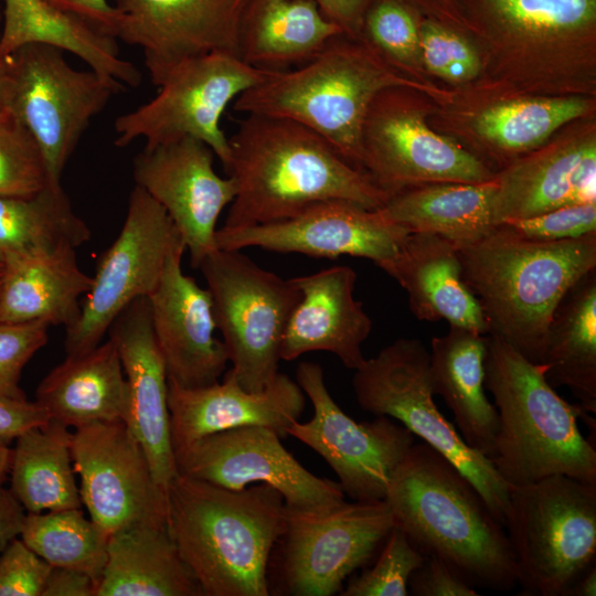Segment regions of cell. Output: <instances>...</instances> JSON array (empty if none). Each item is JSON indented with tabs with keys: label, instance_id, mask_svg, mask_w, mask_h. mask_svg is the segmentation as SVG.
<instances>
[{
	"label": "cell",
	"instance_id": "cell-1",
	"mask_svg": "<svg viewBox=\"0 0 596 596\" xmlns=\"http://www.w3.org/2000/svg\"><path fill=\"white\" fill-rule=\"evenodd\" d=\"M236 187L223 227L290 219L327 201L369 210L390 195L317 132L290 119L247 114L228 137Z\"/></svg>",
	"mask_w": 596,
	"mask_h": 596
},
{
	"label": "cell",
	"instance_id": "cell-2",
	"mask_svg": "<svg viewBox=\"0 0 596 596\" xmlns=\"http://www.w3.org/2000/svg\"><path fill=\"white\" fill-rule=\"evenodd\" d=\"M384 501L417 550L440 558L476 589L508 592L517 585L504 526L473 485L427 444L411 446Z\"/></svg>",
	"mask_w": 596,
	"mask_h": 596
},
{
	"label": "cell",
	"instance_id": "cell-3",
	"mask_svg": "<svg viewBox=\"0 0 596 596\" xmlns=\"http://www.w3.org/2000/svg\"><path fill=\"white\" fill-rule=\"evenodd\" d=\"M167 529L203 596H267L268 567L287 508L273 487L231 490L178 473Z\"/></svg>",
	"mask_w": 596,
	"mask_h": 596
},
{
	"label": "cell",
	"instance_id": "cell-4",
	"mask_svg": "<svg viewBox=\"0 0 596 596\" xmlns=\"http://www.w3.org/2000/svg\"><path fill=\"white\" fill-rule=\"evenodd\" d=\"M462 278L478 300L489 333L542 363L553 312L567 290L596 269V233L539 242L500 224L458 248Z\"/></svg>",
	"mask_w": 596,
	"mask_h": 596
},
{
	"label": "cell",
	"instance_id": "cell-5",
	"mask_svg": "<svg viewBox=\"0 0 596 596\" xmlns=\"http://www.w3.org/2000/svg\"><path fill=\"white\" fill-rule=\"evenodd\" d=\"M485 366L499 418L490 460L508 487L553 475L596 485V449L578 427L586 411L556 393L544 365L488 334Z\"/></svg>",
	"mask_w": 596,
	"mask_h": 596
},
{
	"label": "cell",
	"instance_id": "cell-6",
	"mask_svg": "<svg viewBox=\"0 0 596 596\" xmlns=\"http://www.w3.org/2000/svg\"><path fill=\"white\" fill-rule=\"evenodd\" d=\"M341 34L309 61L267 72L238 96L233 108L294 120L327 140L348 161L361 162V137L369 109L386 88L405 81L368 47Z\"/></svg>",
	"mask_w": 596,
	"mask_h": 596
},
{
	"label": "cell",
	"instance_id": "cell-7",
	"mask_svg": "<svg viewBox=\"0 0 596 596\" xmlns=\"http://www.w3.org/2000/svg\"><path fill=\"white\" fill-rule=\"evenodd\" d=\"M504 529L522 594L567 596L595 564L596 485L553 475L510 487Z\"/></svg>",
	"mask_w": 596,
	"mask_h": 596
},
{
	"label": "cell",
	"instance_id": "cell-8",
	"mask_svg": "<svg viewBox=\"0 0 596 596\" xmlns=\"http://www.w3.org/2000/svg\"><path fill=\"white\" fill-rule=\"evenodd\" d=\"M352 386L360 407L394 418L448 459L479 491L504 526L509 487L490 458L469 447L434 402L429 350L414 338H400L354 370Z\"/></svg>",
	"mask_w": 596,
	"mask_h": 596
},
{
	"label": "cell",
	"instance_id": "cell-9",
	"mask_svg": "<svg viewBox=\"0 0 596 596\" xmlns=\"http://www.w3.org/2000/svg\"><path fill=\"white\" fill-rule=\"evenodd\" d=\"M199 268L232 362L227 373L248 392L264 390L279 373L283 337L301 297L298 286L238 249L217 248Z\"/></svg>",
	"mask_w": 596,
	"mask_h": 596
},
{
	"label": "cell",
	"instance_id": "cell-10",
	"mask_svg": "<svg viewBox=\"0 0 596 596\" xmlns=\"http://www.w3.org/2000/svg\"><path fill=\"white\" fill-rule=\"evenodd\" d=\"M266 74L232 52L190 58L168 74L152 99L116 118L115 145L126 147L143 139L145 147H153L190 137L209 146L226 171L231 147L222 116Z\"/></svg>",
	"mask_w": 596,
	"mask_h": 596
},
{
	"label": "cell",
	"instance_id": "cell-11",
	"mask_svg": "<svg viewBox=\"0 0 596 596\" xmlns=\"http://www.w3.org/2000/svg\"><path fill=\"white\" fill-rule=\"evenodd\" d=\"M9 110L35 139L49 184L60 185L63 170L92 119L125 85L97 72L70 65L60 47L31 43L10 54Z\"/></svg>",
	"mask_w": 596,
	"mask_h": 596
},
{
	"label": "cell",
	"instance_id": "cell-12",
	"mask_svg": "<svg viewBox=\"0 0 596 596\" xmlns=\"http://www.w3.org/2000/svg\"><path fill=\"white\" fill-rule=\"evenodd\" d=\"M394 528L384 500L344 501L333 508L287 509L278 547V582L284 594L331 596L366 565Z\"/></svg>",
	"mask_w": 596,
	"mask_h": 596
},
{
	"label": "cell",
	"instance_id": "cell-13",
	"mask_svg": "<svg viewBox=\"0 0 596 596\" xmlns=\"http://www.w3.org/2000/svg\"><path fill=\"white\" fill-rule=\"evenodd\" d=\"M181 242L166 210L135 185L123 227L98 262L77 321L66 329V355L82 354L98 345L124 309L148 297L169 254Z\"/></svg>",
	"mask_w": 596,
	"mask_h": 596
},
{
	"label": "cell",
	"instance_id": "cell-14",
	"mask_svg": "<svg viewBox=\"0 0 596 596\" xmlns=\"http://www.w3.org/2000/svg\"><path fill=\"white\" fill-rule=\"evenodd\" d=\"M296 382L309 397L312 417L294 422L290 435L309 446L330 466L344 494L353 501L384 500L391 477L414 435L387 416L358 423L330 395L320 364L300 362Z\"/></svg>",
	"mask_w": 596,
	"mask_h": 596
},
{
	"label": "cell",
	"instance_id": "cell-15",
	"mask_svg": "<svg viewBox=\"0 0 596 596\" xmlns=\"http://www.w3.org/2000/svg\"><path fill=\"white\" fill-rule=\"evenodd\" d=\"M72 458L82 504L108 536L135 524H167V493L125 421L75 428Z\"/></svg>",
	"mask_w": 596,
	"mask_h": 596
},
{
	"label": "cell",
	"instance_id": "cell-16",
	"mask_svg": "<svg viewBox=\"0 0 596 596\" xmlns=\"http://www.w3.org/2000/svg\"><path fill=\"white\" fill-rule=\"evenodd\" d=\"M265 426H245L205 436L175 458L178 473L231 489L265 483L290 511L313 512L339 505L345 494L338 481L307 470Z\"/></svg>",
	"mask_w": 596,
	"mask_h": 596
},
{
	"label": "cell",
	"instance_id": "cell-17",
	"mask_svg": "<svg viewBox=\"0 0 596 596\" xmlns=\"http://www.w3.org/2000/svg\"><path fill=\"white\" fill-rule=\"evenodd\" d=\"M361 163L389 195L427 183H479L496 178L475 155L430 130L417 113L392 103L385 89L372 103L363 125Z\"/></svg>",
	"mask_w": 596,
	"mask_h": 596
},
{
	"label": "cell",
	"instance_id": "cell-18",
	"mask_svg": "<svg viewBox=\"0 0 596 596\" xmlns=\"http://www.w3.org/2000/svg\"><path fill=\"white\" fill-rule=\"evenodd\" d=\"M214 157L204 142L185 137L145 147L132 164L136 185L166 210L195 268L217 249L216 223L236 193L234 180L216 173Z\"/></svg>",
	"mask_w": 596,
	"mask_h": 596
},
{
	"label": "cell",
	"instance_id": "cell-19",
	"mask_svg": "<svg viewBox=\"0 0 596 596\" xmlns=\"http://www.w3.org/2000/svg\"><path fill=\"white\" fill-rule=\"evenodd\" d=\"M247 0H113L116 39L138 46L155 86L179 64L211 52L237 55Z\"/></svg>",
	"mask_w": 596,
	"mask_h": 596
},
{
	"label": "cell",
	"instance_id": "cell-20",
	"mask_svg": "<svg viewBox=\"0 0 596 596\" xmlns=\"http://www.w3.org/2000/svg\"><path fill=\"white\" fill-rule=\"evenodd\" d=\"M408 233L379 210L347 201H327L281 221L245 227L222 226L216 231V245L222 249L259 247L324 258L363 257L380 267L395 256Z\"/></svg>",
	"mask_w": 596,
	"mask_h": 596
},
{
	"label": "cell",
	"instance_id": "cell-21",
	"mask_svg": "<svg viewBox=\"0 0 596 596\" xmlns=\"http://www.w3.org/2000/svg\"><path fill=\"white\" fill-rule=\"evenodd\" d=\"M184 251L183 242L171 251L147 299L168 381L199 389L219 382L230 360L223 341L213 334L216 323L210 291L182 272Z\"/></svg>",
	"mask_w": 596,
	"mask_h": 596
},
{
	"label": "cell",
	"instance_id": "cell-22",
	"mask_svg": "<svg viewBox=\"0 0 596 596\" xmlns=\"http://www.w3.org/2000/svg\"><path fill=\"white\" fill-rule=\"evenodd\" d=\"M305 403L298 383L280 372L258 392L244 390L228 373L222 383L199 389H184L168 381L174 457L205 436L238 427L265 426L283 438L299 419Z\"/></svg>",
	"mask_w": 596,
	"mask_h": 596
},
{
	"label": "cell",
	"instance_id": "cell-23",
	"mask_svg": "<svg viewBox=\"0 0 596 596\" xmlns=\"http://www.w3.org/2000/svg\"><path fill=\"white\" fill-rule=\"evenodd\" d=\"M108 331L128 385L126 423L142 446L156 481L168 493L178 468L171 444L168 375L153 334L147 297L124 309Z\"/></svg>",
	"mask_w": 596,
	"mask_h": 596
},
{
	"label": "cell",
	"instance_id": "cell-24",
	"mask_svg": "<svg viewBox=\"0 0 596 596\" xmlns=\"http://www.w3.org/2000/svg\"><path fill=\"white\" fill-rule=\"evenodd\" d=\"M294 280L301 297L286 327L280 360L327 351L345 368L356 370L365 361L362 344L371 333L372 320L354 297V269L332 266Z\"/></svg>",
	"mask_w": 596,
	"mask_h": 596
},
{
	"label": "cell",
	"instance_id": "cell-25",
	"mask_svg": "<svg viewBox=\"0 0 596 596\" xmlns=\"http://www.w3.org/2000/svg\"><path fill=\"white\" fill-rule=\"evenodd\" d=\"M407 292L419 320H446L449 326L488 334L480 305L462 278L458 248L428 233H408L397 253L380 266Z\"/></svg>",
	"mask_w": 596,
	"mask_h": 596
},
{
	"label": "cell",
	"instance_id": "cell-26",
	"mask_svg": "<svg viewBox=\"0 0 596 596\" xmlns=\"http://www.w3.org/2000/svg\"><path fill=\"white\" fill-rule=\"evenodd\" d=\"M494 223L531 217L562 206L596 203V143L581 139L496 174Z\"/></svg>",
	"mask_w": 596,
	"mask_h": 596
},
{
	"label": "cell",
	"instance_id": "cell-27",
	"mask_svg": "<svg viewBox=\"0 0 596 596\" xmlns=\"http://www.w3.org/2000/svg\"><path fill=\"white\" fill-rule=\"evenodd\" d=\"M75 249L61 245L7 259L0 277V321L72 327L81 315L79 299L92 285Z\"/></svg>",
	"mask_w": 596,
	"mask_h": 596
},
{
	"label": "cell",
	"instance_id": "cell-28",
	"mask_svg": "<svg viewBox=\"0 0 596 596\" xmlns=\"http://www.w3.org/2000/svg\"><path fill=\"white\" fill-rule=\"evenodd\" d=\"M35 402L66 427L127 422L129 392L116 344L109 338L92 350L66 355L38 385Z\"/></svg>",
	"mask_w": 596,
	"mask_h": 596
},
{
	"label": "cell",
	"instance_id": "cell-29",
	"mask_svg": "<svg viewBox=\"0 0 596 596\" xmlns=\"http://www.w3.org/2000/svg\"><path fill=\"white\" fill-rule=\"evenodd\" d=\"M488 334L449 326L434 337L429 373L435 394L453 412L457 430L472 449L491 458L498 433V412L486 395Z\"/></svg>",
	"mask_w": 596,
	"mask_h": 596
},
{
	"label": "cell",
	"instance_id": "cell-30",
	"mask_svg": "<svg viewBox=\"0 0 596 596\" xmlns=\"http://www.w3.org/2000/svg\"><path fill=\"white\" fill-rule=\"evenodd\" d=\"M344 34L311 0H247L237 56L267 72L298 66Z\"/></svg>",
	"mask_w": 596,
	"mask_h": 596
},
{
	"label": "cell",
	"instance_id": "cell-31",
	"mask_svg": "<svg viewBox=\"0 0 596 596\" xmlns=\"http://www.w3.org/2000/svg\"><path fill=\"white\" fill-rule=\"evenodd\" d=\"M96 596H203L167 524L140 523L111 533Z\"/></svg>",
	"mask_w": 596,
	"mask_h": 596
},
{
	"label": "cell",
	"instance_id": "cell-32",
	"mask_svg": "<svg viewBox=\"0 0 596 596\" xmlns=\"http://www.w3.org/2000/svg\"><path fill=\"white\" fill-rule=\"evenodd\" d=\"M496 178L479 183L438 182L396 192L379 212L409 233L440 236L457 248L469 246L497 226Z\"/></svg>",
	"mask_w": 596,
	"mask_h": 596
},
{
	"label": "cell",
	"instance_id": "cell-33",
	"mask_svg": "<svg viewBox=\"0 0 596 596\" xmlns=\"http://www.w3.org/2000/svg\"><path fill=\"white\" fill-rule=\"evenodd\" d=\"M31 43L50 44L67 51L91 70L125 86L140 84L139 70L120 56L115 38L51 8L42 0H4L1 24L3 51L11 54Z\"/></svg>",
	"mask_w": 596,
	"mask_h": 596
},
{
	"label": "cell",
	"instance_id": "cell-34",
	"mask_svg": "<svg viewBox=\"0 0 596 596\" xmlns=\"http://www.w3.org/2000/svg\"><path fill=\"white\" fill-rule=\"evenodd\" d=\"M542 364L551 386H566L587 413H596V269L578 279L555 308Z\"/></svg>",
	"mask_w": 596,
	"mask_h": 596
},
{
	"label": "cell",
	"instance_id": "cell-35",
	"mask_svg": "<svg viewBox=\"0 0 596 596\" xmlns=\"http://www.w3.org/2000/svg\"><path fill=\"white\" fill-rule=\"evenodd\" d=\"M14 440L9 489L26 513L82 508L68 427L50 419Z\"/></svg>",
	"mask_w": 596,
	"mask_h": 596
},
{
	"label": "cell",
	"instance_id": "cell-36",
	"mask_svg": "<svg viewBox=\"0 0 596 596\" xmlns=\"http://www.w3.org/2000/svg\"><path fill=\"white\" fill-rule=\"evenodd\" d=\"M91 237L61 184H47L31 196H0V264L28 252L77 248Z\"/></svg>",
	"mask_w": 596,
	"mask_h": 596
},
{
	"label": "cell",
	"instance_id": "cell-37",
	"mask_svg": "<svg viewBox=\"0 0 596 596\" xmlns=\"http://www.w3.org/2000/svg\"><path fill=\"white\" fill-rule=\"evenodd\" d=\"M20 538L51 566L85 572L99 583L108 535L81 508L26 513Z\"/></svg>",
	"mask_w": 596,
	"mask_h": 596
},
{
	"label": "cell",
	"instance_id": "cell-38",
	"mask_svg": "<svg viewBox=\"0 0 596 596\" xmlns=\"http://www.w3.org/2000/svg\"><path fill=\"white\" fill-rule=\"evenodd\" d=\"M582 98H535L509 100L485 109L476 119L479 135L498 148L530 150L566 123L587 111Z\"/></svg>",
	"mask_w": 596,
	"mask_h": 596
},
{
	"label": "cell",
	"instance_id": "cell-39",
	"mask_svg": "<svg viewBox=\"0 0 596 596\" xmlns=\"http://www.w3.org/2000/svg\"><path fill=\"white\" fill-rule=\"evenodd\" d=\"M492 23L526 38L584 33L596 21V0H473Z\"/></svg>",
	"mask_w": 596,
	"mask_h": 596
},
{
	"label": "cell",
	"instance_id": "cell-40",
	"mask_svg": "<svg viewBox=\"0 0 596 596\" xmlns=\"http://www.w3.org/2000/svg\"><path fill=\"white\" fill-rule=\"evenodd\" d=\"M49 184L42 152L10 111L0 116V196H31Z\"/></svg>",
	"mask_w": 596,
	"mask_h": 596
},
{
	"label": "cell",
	"instance_id": "cell-41",
	"mask_svg": "<svg viewBox=\"0 0 596 596\" xmlns=\"http://www.w3.org/2000/svg\"><path fill=\"white\" fill-rule=\"evenodd\" d=\"M405 533L396 528L389 533L375 564L350 578L342 596H407L413 572L424 562Z\"/></svg>",
	"mask_w": 596,
	"mask_h": 596
},
{
	"label": "cell",
	"instance_id": "cell-42",
	"mask_svg": "<svg viewBox=\"0 0 596 596\" xmlns=\"http://www.w3.org/2000/svg\"><path fill=\"white\" fill-rule=\"evenodd\" d=\"M360 33L390 61L409 65L419 57V22L403 0H370Z\"/></svg>",
	"mask_w": 596,
	"mask_h": 596
},
{
	"label": "cell",
	"instance_id": "cell-43",
	"mask_svg": "<svg viewBox=\"0 0 596 596\" xmlns=\"http://www.w3.org/2000/svg\"><path fill=\"white\" fill-rule=\"evenodd\" d=\"M419 57L435 75L467 82L480 71V60L462 36L433 19L419 22Z\"/></svg>",
	"mask_w": 596,
	"mask_h": 596
},
{
	"label": "cell",
	"instance_id": "cell-44",
	"mask_svg": "<svg viewBox=\"0 0 596 596\" xmlns=\"http://www.w3.org/2000/svg\"><path fill=\"white\" fill-rule=\"evenodd\" d=\"M49 324L41 321H0V396L25 398L20 387L22 371L47 343Z\"/></svg>",
	"mask_w": 596,
	"mask_h": 596
},
{
	"label": "cell",
	"instance_id": "cell-45",
	"mask_svg": "<svg viewBox=\"0 0 596 596\" xmlns=\"http://www.w3.org/2000/svg\"><path fill=\"white\" fill-rule=\"evenodd\" d=\"M502 224L519 236L531 241L556 242L578 238L596 233V203L562 206Z\"/></svg>",
	"mask_w": 596,
	"mask_h": 596
},
{
	"label": "cell",
	"instance_id": "cell-46",
	"mask_svg": "<svg viewBox=\"0 0 596 596\" xmlns=\"http://www.w3.org/2000/svg\"><path fill=\"white\" fill-rule=\"evenodd\" d=\"M52 566L21 538L0 556V596H42Z\"/></svg>",
	"mask_w": 596,
	"mask_h": 596
},
{
	"label": "cell",
	"instance_id": "cell-47",
	"mask_svg": "<svg viewBox=\"0 0 596 596\" xmlns=\"http://www.w3.org/2000/svg\"><path fill=\"white\" fill-rule=\"evenodd\" d=\"M408 593L414 596H478L475 587L459 577L448 565L434 555L413 572Z\"/></svg>",
	"mask_w": 596,
	"mask_h": 596
},
{
	"label": "cell",
	"instance_id": "cell-48",
	"mask_svg": "<svg viewBox=\"0 0 596 596\" xmlns=\"http://www.w3.org/2000/svg\"><path fill=\"white\" fill-rule=\"evenodd\" d=\"M49 421L46 412L35 401L0 396V439L10 443L23 432Z\"/></svg>",
	"mask_w": 596,
	"mask_h": 596
},
{
	"label": "cell",
	"instance_id": "cell-49",
	"mask_svg": "<svg viewBox=\"0 0 596 596\" xmlns=\"http://www.w3.org/2000/svg\"><path fill=\"white\" fill-rule=\"evenodd\" d=\"M42 1L60 12L82 20L98 32L116 39L118 11L108 0Z\"/></svg>",
	"mask_w": 596,
	"mask_h": 596
},
{
	"label": "cell",
	"instance_id": "cell-50",
	"mask_svg": "<svg viewBox=\"0 0 596 596\" xmlns=\"http://www.w3.org/2000/svg\"><path fill=\"white\" fill-rule=\"evenodd\" d=\"M97 586L85 572L52 566L42 596H96Z\"/></svg>",
	"mask_w": 596,
	"mask_h": 596
},
{
	"label": "cell",
	"instance_id": "cell-51",
	"mask_svg": "<svg viewBox=\"0 0 596 596\" xmlns=\"http://www.w3.org/2000/svg\"><path fill=\"white\" fill-rule=\"evenodd\" d=\"M345 35H359L370 0H311Z\"/></svg>",
	"mask_w": 596,
	"mask_h": 596
},
{
	"label": "cell",
	"instance_id": "cell-52",
	"mask_svg": "<svg viewBox=\"0 0 596 596\" xmlns=\"http://www.w3.org/2000/svg\"><path fill=\"white\" fill-rule=\"evenodd\" d=\"M26 511L10 489L0 486V556L23 529Z\"/></svg>",
	"mask_w": 596,
	"mask_h": 596
},
{
	"label": "cell",
	"instance_id": "cell-53",
	"mask_svg": "<svg viewBox=\"0 0 596 596\" xmlns=\"http://www.w3.org/2000/svg\"><path fill=\"white\" fill-rule=\"evenodd\" d=\"M2 6L0 4V116L9 110L12 88L11 56L1 46Z\"/></svg>",
	"mask_w": 596,
	"mask_h": 596
},
{
	"label": "cell",
	"instance_id": "cell-54",
	"mask_svg": "<svg viewBox=\"0 0 596 596\" xmlns=\"http://www.w3.org/2000/svg\"><path fill=\"white\" fill-rule=\"evenodd\" d=\"M596 595V566L592 565L572 586L567 596Z\"/></svg>",
	"mask_w": 596,
	"mask_h": 596
},
{
	"label": "cell",
	"instance_id": "cell-55",
	"mask_svg": "<svg viewBox=\"0 0 596 596\" xmlns=\"http://www.w3.org/2000/svg\"><path fill=\"white\" fill-rule=\"evenodd\" d=\"M12 448L9 441L0 439V486L7 480L10 471Z\"/></svg>",
	"mask_w": 596,
	"mask_h": 596
},
{
	"label": "cell",
	"instance_id": "cell-56",
	"mask_svg": "<svg viewBox=\"0 0 596 596\" xmlns=\"http://www.w3.org/2000/svg\"><path fill=\"white\" fill-rule=\"evenodd\" d=\"M424 1L441 2V6H443L444 8L447 7V6L444 3V2H446L447 0H424Z\"/></svg>",
	"mask_w": 596,
	"mask_h": 596
},
{
	"label": "cell",
	"instance_id": "cell-57",
	"mask_svg": "<svg viewBox=\"0 0 596 596\" xmlns=\"http://www.w3.org/2000/svg\"><path fill=\"white\" fill-rule=\"evenodd\" d=\"M1 273H2V264H0V275H1Z\"/></svg>",
	"mask_w": 596,
	"mask_h": 596
},
{
	"label": "cell",
	"instance_id": "cell-58",
	"mask_svg": "<svg viewBox=\"0 0 596 596\" xmlns=\"http://www.w3.org/2000/svg\"><path fill=\"white\" fill-rule=\"evenodd\" d=\"M0 277H1V275H0ZM0 281H1V278H0Z\"/></svg>",
	"mask_w": 596,
	"mask_h": 596
}]
</instances>
